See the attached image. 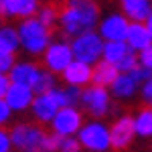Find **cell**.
I'll return each instance as SVG.
<instances>
[{
    "mask_svg": "<svg viewBox=\"0 0 152 152\" xmlns=\"http://www.w3.org/2000/svg\"><path fill=\"white\" fill-rule=\"evenodd\" d=\"M8 116H10V107L6 105L4 99H0V124H2V122H6Z\"/></svg>",
    "mask_w": 152,
    "mask_h": 152,
    "instance_id": "cell-32",
    "label": "cell"
},
{
    "mask_svg": "<svg viewBox=\"0 0 152 152\" xmlns=\"http://www.w3.org/2000/svg\"><path fill=\"white\" fill-rule=\"evenodd\" d=\"M65 79L71 85H83V83L91 81V69H89V65H83V63L75 61L65 69Z\"/></svg>",
    "mask_w": 152,
    "mask_h": 152,
    "instance_id": "cell-17",
    "label": "cell"
},
{
    "mask_svg": "<svg viewBox=\"0 0 152 152\" xmlns=\"http://www.w3.org/2000/svg\"><path fill=\"white\" fill-rule=\"evenodd\" d=\"M144 97H146L148 104H152V79L146 81V85H144Z\"/></svg>",
    "mask_w": 152,
    "mask_h": 152,
    "instance_id": "cell-33",
    "label": "cell"
},
{
    "mask_svg": "<svg viewBox=\"0 0 152 152\" xmlns=\"http://www.w3.org/2000/svg\"><path fill=\"white\" fill-rule=\"evenodd\" d=\"M134 89H136V81L128 73H122V77H118L116 83H114V94L118 97H128V95L134 94Z\"/></svg>",
    "mask_w": 152,
    "mask_h": 152,
    "instance_id": "cell-21",
    "label": "cell"
},
{
    "mask_svg": "<svg viewBox=\"0 0 152 152\" xmlns=\"http://www.w3.org/2000/svg\"><path fill=\"white\" fill-rule=\"evenodd\" d=\"M4 97H6L4 102H6V105L10 110H24L28 104H33V91L28 87L14 85V83H10V87H8Z\"/></svg>",
    "mask_w": 152,
    "mask_h": 152,
    "instance_id": "cell-11",
    "label": "cell"
},
{
    "mask_svg": "<svg viewBox=\"0 0 152 152\" xmlns=\"http://www.w3.org/2000/svg\"><path fill=\"white\" fill-rule=\"evenodd\" d=\"M104 51V45H102V39L94 33H87V35L79 37L75 43H73V49H71V55L77 59V63H91L102 55Z\"/></svg>",
    "mask_w": 152,
    "mask_h": 152,
    "instance_id": "cell-3",
    "label": "cell"
},
{
    "mask_svg": "<svg viewBox=\"0 0 152 152\" xmlns=\"http://www.w3.org/2000/svg\"><path fill=\"white\" fill-rule=\"evenodd\" d=\"M128 75H130V77H132L136 83H138V81H150V79H152V71L140 69V67H134L132 71H128Z\"/></svg>",
    "mask_w": 152,
    "mask_h": 152,
    "instance_id": "cell-26",
    "label": "cell"
},
{
    "mask_svg": "<svg viewBox=\"0 0 152 152\" xmlns=\"http://www.w3.org/2000/svg\"><path fill=\"white\" fill-rule=\"evenodd\" d=\"M35 114L39 120H43V122H49V120H53L55 114H57V102H55V97H53V91H49V94H43L39 95L35 99Z\"/></svg>",
    "mask_w": 152,
    "mask_h": 152,
    "instance_id": "cell-14",
    "label": "cell"
},
{
    "mask_svg": "<svg viewBox=\"0 0 152 152\" xmlns=\"http://www.w3.org/2000/svg\"><path fill=\"white\" fill-rule=\"evenodd\" d=\"M8 87H10V79H8L6 75H0V99H4Z\"/></svg>",
    "mask_w": 152,
    "mask_h": 152,
    "instance_id": "cell-30",
    "label": "cell"
},
{
    "mask_svg": "<svg viewBox=\"0 0 152 152\" xmlns=\"http://www.w3.org/2000/svg\"><path fill=\"white\" fill-rule=\"evenodd\" d=\"M134 67H136V55H134L132 49H130L128 53L120 59V63L116 65V69H118V73H120V71H126V73H128V71H132Z\"/></svg>",
    "mask_w": 152,
    "mask_h": 152,
    "instance_id": "cell-24",
    "label": "cell"
},
{
    "mask_svg": "<svg viewBox=\"0 0 152 152\" xmlns=\"http://www.w3.org/2000/svg\"><path fill=\"white\" fill-rule=\"evenodd\" d=\"M20 39H23L26 51H31V53H41L43 49L47 47L49 31L39 23V20L31 18V20L23 23V26H20Z\"/></svg>",
    "mask_w": 152,
    "mask_h": 152,
    "instance_id": "cell-4",
    "label": "cell"
},
{
    "mask_svg": "<svg viewBox=\"0 0 152 152\" xmlns=\"http://www.w3.org/2000/svg\"><path fill=\"white\" fill-rule=\"evenodd\" d=\"M47 134L49 132L37 124H20L12 130V142L23 152H43Z\"/></svg>",
    "mask_w": 152,
    "mask_h": 152,
    "instance_id": "cell-2",
    "label": "cell"
},
{
    "mask_svg": "<svg viewBox=\"0 0 152 152\" xmlns=\"http://www.w3.org/2000/svg\"><path fill=\"white\" fill-rule=\"evenodd\" d=\"M126 31H128V23L124 16H110L104 24H102V35L110 39V43H124L126 39Z\"/></svg>",
    "mask_w": 152,
    "mask_h": 152,
    "instance_id": "cell-10",
    "label": "cell"
},
{
    "mask_svg": "<svg viewBox=\"0 0 152 152\" xmlns=\"http://www.w3.org/2000/svg\"><path fill=\"white\" fill-rule=\"evenodd\" d=\"M126 39H128L130 43V49H144L150 47L152 39L148 35V31H146V26H142V24H128V31H126Z\"/></svg>",
    "mask_w": 152,
    "mask_h": 152,
    "instance_id": "cell-15",
    "label": "cell"
},
{
    "mask_svg": "<svg viewBox=\"0 0 152 152\" xmlns=\"http://www.w3.org/2000/svg\"><path fill=\"white\" fill-rule=\"evenodd\" d=\"M124 10L128 14L130 18H134L136 24H140L142 20H146L148 16H150V4L148 2H144V0H126L124 4Z\"/></svg>",
    "mask_w": 152,
    "mask_h": 152,
    "instance_id": "cell-18",
    "label": "cell"
},
{
    "mask_svg": "<svg viewBox=\"0 0 152 152\" xmlns=\"http://www.w3.org/2000/svg\"><path fill=\"white\" fill-rule=\"evenodd\" d=\"M134 132H138L144 138L152 136V107H142L138 118L134 120Z\"/></svg>",
    "mask_w": 152,
    "mask_h": 152,
    "instance_id": "cell-19",
    "label": "cell"
},
{
    "mask_svg": "<svg viewBox=\"0 0 152 152\" xmlns=\"http://www.w3.org/2000/svg\"><path fill=\"white\" fill-rule=\"evenodd\" d=\"M142 63H144V67H146L148 71L152 69V45L142 51Z\"/></svg>",
    "mask_w": 152,
    "mask_h": 152,
    "instance_id": "cell-29",
    "label": "cell"
},
{
    "mask_svg": "<svg viewBox=\"0 0 152 152\" xmlns=\"http://www.w3.org/2000/svg\"><path fill=\"white\" fill-rule=\"evenodd\" d=\"M39 69H37L35 65H28V63H24V65H18V67H14L10 73V79L14 85H23V87H28V89H33L35 87L37 79H39Z\"/></svg>",
    "mask_w": 152,
    "mask_h": 152,
    "instance_id": "cell-12",
    "label": "cell"
},
{
    "mask_svg": "<svg viewBox=\"0 0 152 152\" xmlns=\"http://www.w3.org/2000/svg\"><path fill=\"white\" fill-rule=\"evenodd\" d=\"M59 150L61 152H79V142L75 138H63L59 144Z\"/></svg>",
    "mask_w": 152,
    "mask_h": 152,
    "instance_id": "cell-28",
    "label": "cell"
},
{
    "mask_svg": "<svg viewBox=\"0 0 152 152\" xmlns=\"http://www.w3.org/2000/svg\"><path fill=\"white\" fill-rule=\"evenodd\" d=\"M120 77L118 75V69L114 65H110V63H105V61H99L97 65H95V69L91 71V79H94L95 87H107V85H114L116 79Z\"/></svg>",
    "mask_w": 152,
    "mask_h": 152,
    "instance_id": "cell-13",
    "label": "cell"
},
{
    "mask_svg": "<svg viewBox=\"0 0 152 152\" xmlns=\"http://www.w3.org/2000/svg\"><path fill=\"white\" fill-rule=\"evenodd\" d=\"M33 89H35V91H37L39 95H43V94H49V91H53V77H51L49 73H41ZM33 89H31V91H33Z\"/></svg>",
    "mask_w": 152,
    "mask_h": 152,
    "instance_id": "cell-23",
    "label": "cell"
},
{
    "mask_svg": "<svg viewBox=\"0 0 152 152\" xmlns=\"http://www.w3.org/2000/svg\"><path fill=\"white\" fill-rule=\"evenodd\" d=\"M16 47H18V35L12 28H0V49L12 53Z\"/></svg>",
    "mask_w": 152,
    "mask_h": 152,
    "instance_id": "cell-22",
    "label": "cell"
},
{
    "mask_svg": "<svg viewBox=\"0 0 152 152\" xmlns=\"http://www.w3.org/2000/svg\"><path fill=\"white\" fill-rule=\"evenodd\" d=\"M55 16L61 18L63 31L67 37H83L97 23L99 10L91 2H69V4H51Z\"/></svg>",
    "mask_w": 152,
    "mask_h": 152,
    "instance_id": "cell-1",
    "label": "cell"
},
{
    "mask_svg": "<svg viewBox=\"0 0 152 152\" xmlns=\"http://www.w3.org/2000/svg\"><path fill=\"white\" fill-rule=\"evenodd\" d=\"M79 142L94 152H104L110 146V136H107V130L102 124H89L81 130Z\"/></svg>",
    "mask_w": 152,
    "mask_h": 152,
    "instance_id": "cell-5",
    "label": "cell"
},
{
    "mask_svg": "<svg viewBox=\"0 0 152 152\" xmlns=\"http://www.w3.org/2000/svg\"><path fill=\"white\" fill-rule=\"evenodd\" d=\"M146 20H148V26H146V31H148V35H150V39H152V12H150V16H148Z\"/></svg>",
    "mask_w": 152,
    "mask_h": 152,
    "instance_id": "cell-34",
    "label": "cell"
},
{
    "mask_svg": "<svg viewBox=\"0 0 152 152\" xmlns=\"http://www.w3.org/2000/svg\"><path fill=\"white\" fill-rule=\"evenodd\" d=\"M63 95H65L67 107H71V105H75V104L81 102V91H79V87H69V89L63 91Z\"/></svg>",
    "mask_w": 152,
    "mask_h": 152,
    "instance_id": "cell-25",
    "label": "cell"
},
{
    "mask_svg": "<svg viewBox=\"0 0 152 152\" xmlns=\"http://www.w3.org/2000/svg\"><path fill=\"white\" fill-rule=\"evenodd\" d=\"M71 47L69 45H53L47 51V65L51 71H65L71 65Z\"/></svg>",
    "mask_w": 152,
    "mask_h": 152,
    "instance_id": "cell-9",
    "label": "cell"
},
{
    "mask_svg": "<svg viewBox=\"0 0 152 152\" xmlns=\"http://www.w3.org/2000/svg\"><path fill=\"white\" fill-rule=\"evenodd\" d=\"M81 104L85 107V112H89L91 116L99 118L105 114V110H107V104H110V99H107V91L102 89V87H87L85 91L81 94Z\"/></svg>",
    "mask_w": 152,
    "mask_h": 152,
    "instance_id": "cell-7",
    "label": "cell"
},
{
    "mask_svg": "<svg viewBox=\"0 0 152 152\" xmlns=\"http://www.w3.org/2000/svg\"><path fill=\"white\" fill-rule=\"evenodd\" d=\"M12 63H14V57H12V53L4 51V49H0V75H4V71L10 69Z\"/></svg>",
    "mask_w": 152,
    "mask_h": 152,
    "instance_id": "cell-27",
    "label": "cell"
},
{
    "mask_svg": "<svg viewBox=\"0 0 152 152\" xmlns=\"http://www.w3.org/2000/svg\"><path fill=\"white\" fill-rule=\"evenodd\" d=\"M8 146H10V138L4 130H0V152H8Z\"/></svg>",
    "mask_w": 152,
    "mask_h": 152,
    "instance_id": "cell-31",
    "label": "cell"
},
{
    "mask_svg": "<svg viewBox=\"0 0 152 152\" xmlns=\"http://www.w3.org/2000/svg\"><path fill=\"white\" fill-rule=\"evenodd\" d=\"M79 124H81V116L73 107H61L57 114H55V118H53L55 134L63 136V138H67L69 134L77 132L79 130Z\"/></svg>",
    "mask_w": 152,
    "mask_h": 152,
    "instance_id": "cell-6",
    "label": "cell"
},
{
    "mask_svg": "<svg viewBox=\"0 0 152 152\" xmlns=\"http://www.w3.org/2000/svg\"><path fill=\"white\" fill-rule=\"evenodd\" d=\"M128 51H130V47L126 43H107L102 53L105 55V63H110V65L116 67L118 63H120V59L124 57Z\"/></svg>",
    "mask_w": 152,
    "mask_h": 152,
    "instance_id": "cell-20",
    "label": "cell"
},
{
    "mask_svg": "<svg viewBox=\"0 0 152 152\" xmlns=\"http://www.w3.org/2000/svg\"><path fill=\"white\" fill-rule=\"evenodd\" d=\"M107 136H110V146L112 148H116V150L126 148L130 144V140L134 138V120L128 116L118 120L112 126V130L107 132Z\"/></svg>",
    "mask_w": 152,
    "mask_h": 152,
    "instance_id": "cell-8",
    "label": "cell"
},
{
    "mask_svg": "<svg viewBox=\"0 0 152 152\" xmlns=\"http://www.w3.org/2000/svg\"><path fill=\"white\" fill-rule=\"evenodd\" d=\"M37 10V2L33 0H2L0 2V14L6 16V14H33Z\"/></svg>",
    "mask_w": 152,
    "mask_h": 152,
    "instance_id": "cell-16",
    "label": "cell"
}]
</instances>
